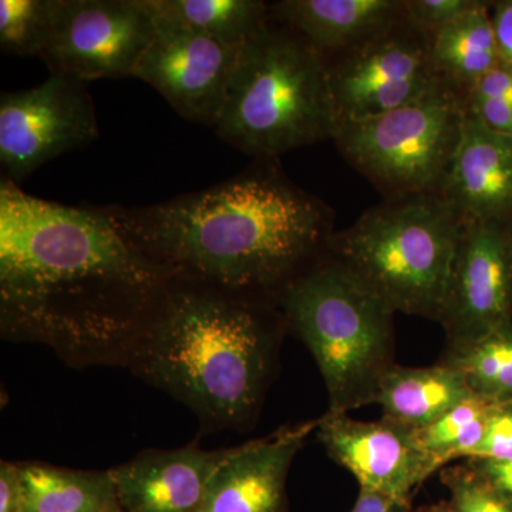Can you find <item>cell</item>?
Listing matches in <instances>:
<instances>
[{"label":"cell","instance_id":"cell-30","mask_svg":"<svg viewBox=\"0 0 512 512\" xmlns=\"http://www.w3.org/2000/svg\"><path fill=\"white\" fill-rule=\"evenodd\" d=\"M467 109L497 133L512 136V100L491 99L468 103Z\"/></svg>","mask_w":512,"mask_h":512},{"label":"cell","instance_id":"cell-13","mask_svg":"<svg viewBox=\"0 0 512 512\" xmlns=\"http://www.w3.org/2000/svg\"><path fill=\"white\" fill-rule=\"evenodd\" d=\"M316 434L329 456L353 474L360 490L396 500L410 501L413 491L443 467L420 446L413 429L384 417L359 421L328 412L320 417Z\"/></svg>","mask_w":512,"mask_h":512},{"label":"cell","instance_id":"cell-20","mask_svg":"<svg viewBox=\"0 0 512 512\" xmlns=\"http://www.w3.org/2000/svg\"><path fill=\"white\" fill-rule=\"evenodd\" d=\"M22 464V512H123L109 471Z\"/></svg>","mask_w":512,"mask_h":512},{"label":"cell","instance_id":"cell-2","mask_svg":"<svg viewBox=\"0 0 512 512\" xmlns=\"http://www.w3.org/2000/svg\"><path fill=\"white\" fill-rule=\"evenodd\" d=\"M103 210L124 238L175 276L275 302L333 235L329 208L268 158L204 190Z\"/></svg>","mask_w":512,"mask_h":512},{"label":"cell","instance_id":"cell-28","mask_svg":"<svg viewBox=\"0 0 512 512\" xmlns=\"http://www.w3.org/2000/svg\"><path fill=\"white\" fill-rule=\"evenodd\" d=\"M491 99L512 100V70L501 63L474 84L466 104Z\"/></svg>","mask_w":512,"mask_h":512},{"label":"cell","instance_id":"cell-18","mask_svg":"<svg viewBox=\"0 0 512 512\" xmlns=\"http://www.w3.org/2000/svg\"><path fill=\"white\" fill-rule=\"evenodd\" d=\"M471 396L464 376L444 362L430 367L394 365L380 380L373 404L382 407L384 419L419 430Z\"/></svg>","mask_w":512,"mask_h":512},{"label":"cell","instance_id":"cell-35","mask_svg":"<svg viewBox=\"0 0 512 512\" xmlns=\"http://www.w3.org/2000/svg\"><path fill=\"white\" fill-rule=\"evenodd\" d=\"M511 251H512V224H511Z\"/></svg>","mask_w":512,"mask_h":512},{"label":"cell","instance_id":"cell-34","mask_svg":"<svg viewBox=\"0 0 512 512\" xmlns=\"http://www.w3.org/2000/svg\"><path fill=\"white\" fill-rule=\"evenodd\" d=\"M414 512H453L451 511L450 505L448 503H439L434 505H429V507L420 508L419 511Z\"/></svg>","mask_w":512,"mask_h":512},{"label":"cell","instance_id":"cell-29","mask_svg":"<svg viewBox=\"0 0 512 512\" xmlns=\"http://www.w3.org/2000/svg\"><path fill=\"white\" fill-rule=\"evenodd\" d=\"M25 501L22 464L2 461L0 464V512H22Z\"/></svg>","mask_w":512,"mask_h":512},{"label":"cell","instance_id":"cell-21","mask_svg":"<svg viewBox=\"0 0 512 512\" xmlns=\"http://www.w3.org/2000/svg\"><path fill=\"white\" fill-rule=\"evenodd\" d=\"M150 5L160 18L234 47L244 46L271 20L261 0H150Z\"/></svg>","mask_w":512,"mask_h":512},{"label":"cell","instance_id":"cell-1","mask_svg":"<svg viewBox=\"0 0 512 512\" xmlns=\"http://www.w3.org/2000/svg\"><path fill=\"white\" fill-rule=\"evenodd\" d=\"M173 272L103 207H69L0 183V333L77 369L128 367L164 311Z\"/></svg>","mask_w":512,"mask_h":512},{"label":"cell","instance_id":"cell-24","mask_svg":"<svg viewBox=\"0 0 512 512\" xmlns=\"http://www.w3.org/2000/svg\"><path fill=\"white\" fill-rule=\"evenodd\" d=\"M56 0H0V49L6 55L42 57L55 18Z\"/></svg>","mask_w":512,"mask_h":512},{"label":"cell","instance_id":"cell-5","mask_svg":"<svg viewBox=\"0 0 512 512\" xmlns=\"http://www.w3.org/2000/svg\"><path fill=\"white\" fill-rule=\"evenodd\" d=\"M286 325L308 346L329 396V412L373 404L394 366V312L333 256L316 259L276 298Z\"/></svg>","mask_w":512,"mask_h":512},{"label":"cell","instance_id":"cell-23","mask_svg":"<svg viewBox=\"0 0 512 512\" xmlns=\"http://www.w3.org/2000/svg\"><path fill=\"white\" fill-rule=\"evenodd\" d=\"M495 407L497 404L474 394L448 410L439 420L414 430V436L420 446L444 467L457 458H467L480 443Z\"/></svg>","mask_w":512,"mask_h":512},{"label":"cell","instance_id":"cell-25","mask_svg":"<svg viewBox=\"0 0 512 512\" xmlns=\"http://www.w3.org/2000/svg\"><path fill=\"white\" fill-rule=\"evenodd\" d=\"M453 512H512V494L495 487L470 466L441 471Z\"/></svg>","mask_w":512,"mask_h":512},{"label":"cell","instance_id":"cell-14","mask_svg":"<svg viewBox=\"0 0 512 512\" xmlns=\"http://www.w3.org/2000/svg\"><path fill=\"white\" fill-rule=\"evenodd\" d=\"M319 419L232 447L197 512H286V478Z\"/></svg>","mask_w":512,"mask_h":512},{"label":"cell","instance_id":"cell-3","mask_svg":"<svg viewBox=\"0 0 512 512\" xmlns=\"http://www.w3.org/2000/svg\"><path fill=\"white\" fill-rule=\"evenodd\" d=\"M274 303L174 276L127 369L187 406L202 430H245L258 416L286 325Z\"/></svg>","mask_w":512,"mask_h":512},{"label":"cell","instance_id":"cell-10","mask_svg":"<svg viewBox=\"0 0 512 512\" xmlns=\"http://www.w3.org/2000/svg\"><path fill=\"white\" fill-rule=\"evenodd\" d=\"M328 66L338 126L400 109L444 84L430 39L403 22Z\"/></svg>","mask_w":512,"mask_h":512},{"label":"cell","instance_id":"cell-31","mask_svg":"<svg viewBox=\"0 0 512 512\" xmlns=\"http://www.w3.org/2000/svg\"><path fill=\"white\" fill-rule=\"evenodd\" d=\"M491 9L500 63L512 70V0L493 3Z\"/></svg>","mask_w":512,"mask_h":512},{"label":"cell","instance_id":"cell-9","mask_svg":"<svg viewBox=\"0 0 512 512\" xmlns=\"http://www.w3.org/2000/svg\"><path fill=\"white\" fill-rule=\"evenodd\" d=\"M156 32L150 0H56L40 59L50 73L89 83L133 77Z\"/></svg>","mask_w":512,"mask_h":512},{"label":"cell","instance_id":"cell-7","mask_svg":"<svg viewBox=\"0 0 512 512\" xmlns=\"http://www.w3.org/2000/svg\"><path fill=\"white\" fill-rule=\"evenodd\" d=\"M466 99L447 84L382 116L340 123L346 160L389 198L440 192L463 136Z\"/></svg>","mask_w":512,"mask_h":512},{"label":"cell","instance_id":"cell-8","mask_svg":"<svg viewBox=\"0 0 512 512\" xmlns=\"http://www.w3.org/2000/svg\"><path fill=\"white\" fill-rule=\"evenodd\" d=\"M86 82L53 74L32 89L0 97V163L6 180L23 183L42 165L99 138Z\"/></svg>","mask_w":512,"mask_h":512},{"label":"cell","instance_id":"cell-4","mask_svg":"<svg viewBox=\"0 0 512 512\" xmlns=\"http://www.w3.org/2000/svg\"><path fill=\"white\" fill-rule=\"evenodd\" d=\"M214 131L255 160L333 140L338 114L325 57L295 30L269 20L241 47Z\"/></svg>","mask_w":512,"mask_h":512},{"label":"cell","instance_id":"cell-6","mask_svg":"<svg viewBox=\"0 0 512 512\" xmlns=\"http://www.w3.org/2000/svg\"><path fill=\"white\" fill-rule=\"evenodd\" d=\"M463 224L441 192L402 195L333 234L326 251L394 312L439 320Z\"/></svg>","mask_w":512,"mask_h":512},{"label":"cell","instance_id":"cell-22","mask_svg":"<svg viewBox=\"0 0 512 512\" xmlns=\"http://www.w3.org/2000/svg\"><path fill=\"white\" fill-rule=\"evenodd\" d=\"M443 362L464 376L476 396L512 404V323L464 348L448 349Z\"/></svg>","mask_w":512,"mask_h":512},{"label":"cell","instance_id":"cell-12","mask_svg":"<svg viewBox=\"0 0 512 512\" xmlns=\"http://www.w3.org/2000/svg\"><path fill=\"white\" fill-rule=\"evenodd\" d=\"M241 47L224 45L156 15V32L133 77L150 84L185 120L214 128L224 110Z\"/></svg>","mask_w":512,"mask_h":512},{"label":"cell","instance_id":"cell-33","mask_svg":"<svg viewBox=\"0 0 512 512\" xmlns=\"http://www.w3.org/2000/svg\"><path fill=\"white\" fill-rule=\"evenodd\" d=\"M468 466L487 478L495 487L512 494V460H468Z\"/></svg>","mask_w":512,"mask_h":512},{"label":"cell","instance_id":"cell-27","mask_svg":"<svg viewBox=\"0 0 512 512\" xmlns=\"http://www.w3.org/2000/svg\"><path fill=\"white\" fill-rule=\"evenodd\" d=\"M468 460H512V404H497L483 439L468 454Z\"/></svg>","mask_w":512,"mask_h":512},{"label":"cell","instance_id":"cell-11","mask_svg":"<svg viewBox=\"0 0 512 512\" xmlns=\"http://www.w3.org/2000/svg\"><path fill=\"white\" fill-rule=\"evenodd\" d=\"M511 225L464 222L439 322L448 349L512 323Z\"/></svg>","mask_w":512,"mask_h":512},{"label":"cell","instance_id":"cell-26","mask_svg":"<svg viewBox=\"0 0 512 512\" xmlns=\"http://www.w3.org/2000/svg\"><path fill=\"white\" fill-rule=\"evenodd\" d=\"M478 0H407L403 5V23L431 39L441 29L470 12Z\"/></svg>","mask_w":512,"mask_h":512},{"label":"cell","instance_id":"cell-32","mask_svg":"<svg viewBox=\"0 0 512 512\" xmlns=\"http://www.w3.org/2000/svg\"><path fill=\"white\" fill-rule=\"evenodd\" d=\"M349 512H414L410 501H400L375 491L360 490Z\"/></svg>","mask_w":512,"mask_h":512},{"label":"cell","instance_id":"cell-15","mask_svg":"<svg viewBox=\"0 0 512 512\" xmlns=\"http://www.w3.org/2000/svg\"><path fill=\"white\" fill-rule=\"evenodd\" d=\"M231 448L204 450L192 443L175 450H146L111 468L121 511L197 512Z\"/></svg>","mask_w":512,"mask_h":512},{"label":"cell","instance_id":"cell-19","mask_svg":"<svg viewBox=\"0 0 512 512\" xmlns=\"http://www.w3.org/2000/svg\"><path fill=\"white\" fill-rule=\"evenodd\" d=\"M490 9L488 3L478 2L430 39L434 69L464 99L481 77L500 64Z\"/></svg>","mask_w":512,"mask_h":512},{"label":"cell","instance_id":"cell-17","mask_svg":"<svg viewBox=\"0 0 512 512\" xmlns=\"http://www.w3.org/2000/svg\"><path fill=\"white\" fill-rule=\"evenodd\" d=\"M399 0H282L271 19L288 26L328 59L352 52L403 22Z\"/></svg>","mask_w":512,"mask_h":512},{"label":"cell","instance_id":"cell-16","mask_svg":"<svg viewBox=\"0 0 512 512\" xmlns=\"http://www.w3.org/2000/svg\"><path fill=\"white\" fill-rule=\"evenodd\" d=\"M441 194L463 222L512 224V136L466 111L463 136Z\"/></svg>","mask_w":512,"mask_h":512}]
</instances>
